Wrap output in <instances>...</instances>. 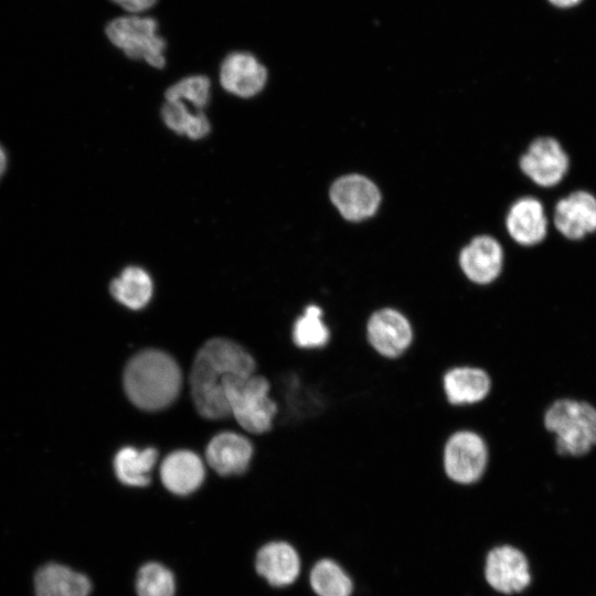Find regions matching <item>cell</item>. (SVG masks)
<instances>
[{
	"instance_id": "obj_6",
	"label": "cell",
	"mask_w": 596,
	"mask_h": 596,
	"mask_svg": "<svg viewBox=\"0 0 596 596\" xmlns=\"http://www.w3.org/2000/svg\"><path fill=\"white\" fill-rule=\"evenodd\" d=\"M157 31L158 22L151 17L140 14L117 17L105 28L110 43L128 57L145 60L149 65L162 68L166 64V41Z\"/></svg>"
},
{
	"instance_id": "obj_10",
	"label": "cell",
	"mask_w": 596,
	"mask_h": 596,
	"mask_svg": "<svg viewBox=\"0 0 596 596\" xmlns=\"http://www.w3.org/2000/svg\"><path fill=\"white\" fill-rule=\"evenodd\" d=\"M555 230L568 241H581L596 232V195L587 190H575L554 205Z\"/></svg>"
},
{
	"instance_id": "obj_1",
	"label": "cell",
	"mask_w": 596,
	"mask_h": 596,
	"mask_svg": "<svg viewBox=\"0 0 596 596\" xmlns=\"http://www.w3.org/2000/svg\"><path fill=\"white\" fill-rule=\"evenodd\" d=\"M254 358L238 343L213 338L198 351L192 364L190 385L193 403L201 416L223 419L230 416L226 385L235 379L253 375Z\"/></svg>"
},
{
	"instance_id": "obj_15",
	"label": "cell",
	"mask_w": 596,
	"mask_h": 596,
	"mask_svg": "<svg viewBox=\"0 0 596 596\" xmlns=\"http://www.w3.org/2000/svg\"><path fill=\"white\" fill-rule=\"evenodd\" d=\"M301 562L296 549L284 541L263 545L255 557V570L269 585L286 587L300 574Z\"/></svg>"
},
{
	"instance_id": "obj_20",
	"label": "cell",
	"mask_w": 596,
	"mask_h": 596,
	"mask_svg": "<svg viewBox=\"0 0 596 596\" xmlns=\"http://www.w3.org/2000/svg\"><path fill=\"white\" fill-rule=\"evenodd\" d=\"M91 590L87 576L57 563L42 566L34 576L35 596H88Z\"/></svg>"
},
{
	"instance_id": "obj_16",
	"label": "cell",
	"mask_w": 596,
	"mask_h": 596,
	"mask_svg": "<svg viewBox=\"0 0 596 596\" xmlns=\"http://www.w3.org/2000/svg\"><path fill=\"white\" fill-rule=\"evenodd\" d=\"M266 68L247 52H233L227 55L220 70L222 86L241 97H251L264 87Z\"/></svg>"
},
{
	"instance_id": "obj_4",
	"label": "cell",
	"mask_w": 596,
	"mask_h": 596,
	"mask_svg": "<svg viewBox=\"0 0 596 596\" xmlns=\"http://www.w3.org/2000/svg\"><path fill=\"white\" fill-rule=\"evenodd\" d=\"M272 384L263 375L232 380L225 387L230 415L251 434H265L273 428L279 404L270 396Z\"/></svg>"
},
{
	"instance_id": "obj_9",
	"label": "cell",
	"mask_w": 596,
	"mask_h": 596,
	"mask_svg": "<svg viewBox=\"0 0 596 596\" xmlns=\"http://www.w3.org/2000/svg\"><path fill=\"white\" fill-rule=\"evenodd\" d=\"M491 389L490 374L479 365H453L441 376L445 401L455 408H467L483 402Z\"/></svg>"
},
{
	"instance_id": "obj_26",
	"label": "cell",
	"mask_w": 596,
	"mask_h": 596,
	"mask_svg": "<svg viewBox=\"0 0 596 596\" xmlns=\"http://www.w3.org/2000/svg\"><path fill=\"white\" fill-rule=\"evenodd\" d=\"M210 94V81L203 75H193L185 77L170 86L166 92L167 100L187 99L196 108L206 105Z\"/></svg>"
},
{
	"instance_id": "obj_14",
	"label": "cell",
	"mask_w": 596,
	"mask_h": 596,
	"mask_svg": "<svg viewBox=\"0 0 596 596\" xmlns=\"http://www.w3.org/2000/svg\"><path fill=\"white\" fill-rule=\"evenodd\" d=\"M459 265L468 280L476 285H489L501 274L503 249L493 237L478 236L461 251Z\"/></svg>"
},
{
	"instance_id": "obj_21",
	"label": "cell",
	"mask_w": 596,
	"mask_h": 596,
	"mask_svg": "<svg viewBox=\"0 0 596 596\" xmlns=\"http://www.w3.org/2000/svg\"><path fill=\"white\" fill-rule=\"evenodd\" d=\"M158 458L155 448L137 450L121 448L115 456L114 470L118 480L130 487H145L150 482V471Z\"/></svg>"
},
{
	"instance_id": "obj_3",
	"label": "cell",
	"mask_w": 596,
	"mask_h": 596,
	"mask_svg": "<svg viewBox=\"0 0 596 596\" xmlns=\"http://www.w3.org/2000/svg\"><path fill=\"white\" fill-rule=\"evenodd\" d=\"M544 426L555 435L560 455L583 456L596 445V408L587 402L555 401L544 414Z\"/></svg>"
},
{
	"instance_id": "obj_22",
	"label": "cell",
	"mask_w": 596,
	"mask_h": 596,
	"mask_svg": "<svg viewBox=\"0 0 596 596\" xmlns=\"http://www.w3.org/2000/svg\"><path fill=\"white\" fill-rule=\"evenodd\" d=\"M113 297L124 306L137 310L145 307L152 296L150 276L139 267H127L110 283Z\"/></svg>"
},
{
	"instance_id": "obj_8",
	"label": "cell",
	"mask_w": 596,
	"mask_h": 596,
	"mask_svg": "<svg viewBox=\"0 0 596 596\" xmlns=\"http://www.w3.org/2000/svg\"><path fill=\"white\" fill-rule=\"evenodd\" d=\"M521 172L535 185L550 189L560 184L570 170V157L552 136L533 139L519 159Z\"/></svg>"
},
{
	"instance_id": "obj_29",
	"label": "cell",
	"mask_w": 596,
	"mask_h": 596,
	"mask_svg": "<svg viewBox=\"0 0 596 596\" xmlns=\"http://www.w3.org/2000/svg\"><path fill=\"white\" fill-rule=\"evenodd\" d=\"M551 3L557 7H571L578 3L581 0H549Z\"/></svg>"
},
{
	"instance_id": "obj_18",
	"label": "cell",
	"mask_w": 596,
	"mask_h": 596,
	"mask_svg": "<svg viewBox=\"0 0 596 596\" xmlns=\"http://www.w3.org/2000/svg\"><path fill=\"white\" fill-rule=\"evenodd\" d=\"M290 340L297 350L306 352L321 351L330 344L332 330L319 302H308L297 313L290 326Z\"/></svg>"
},
{
	"instance_id": "obj_25",
	"label": "cell",
	"mask_w": 596,
	"mask_h": 596,
	"mask_svg": "<svg viewBox=\"0 0 596 596\" xmlns=\"http://www.w3.org/2000/svg\"><path fill=\"white\" fill-rule=\"evenodd\" d=\"M136 590L138 596H173L174 576L160 563H146L138 571Z\"/></svg>"
},
{
	"instance_id": "obj_12",
	"label": "cell",
	"mask_w": 596,
	"mask_h": 596,
	"mask_svg": "<svg viewBox=\"0 0 596 596\" xmlns=\"http://www.w3.org/2000/svg\"><path fill=\"white\" fill-rule=\"evenodd\" d=\"M510 237L519 245L532 247L542 243L549 232V219L543 203L535 196L517 199L505 216Z\"/></svg>"
},
{
	"instance_id": "obj_17",
	"label": "cell",
	"mask_w": 596,
	"mask_h": 596,
	"mask_svg": "<svg viewBox=\"0 0 596 596\" xmlns=\"http://www.w3.org/2000/svg\"><path fill=\"white\" fill-rule=\"evenodd\" d=\"M205 457L210 467L219 475H240L249 466L253 445L245 436L224 432L210 440Z\"/></svg>"
},
{
	"instance_id": "obj_2",
	"label": "cell",
	"mask_w": 596,
	"mask_h": 596,
	"mask_svg": "<svg viewBox=\"0 0 596 596\" xmlns=\"http://www.w3.org/2000/svg\"><path fill=\"white\" fill-rule=\"evenodd\" d=\"M182 384L181 370L168 353L148 349L135 354L124 371L129 401L143 411H159L174 402Z\"/></svg>"
},
{
	"instance_id": "obj_23",
	"label": "cell",
	"mask_w": 596,
	"mask_h": 596,
	"mask_svg": "<svg viewBox=\"0 0 596 596\" xmlns=\"http://www.w3.org/2000/svg\"><path fill=\"white\" fill-rule=\"evenodd\" d=\"M309 583L317 596H351L353 582L334 560L322 558L309 573Z\"/></svg>"
},
{
	"instance_id": "obj_5",
	"label": "cell",
	"mask_w": 596,
	"mask_h": 596,
	"mask_svg": "<svg viewBox=\"0 0 596 596\" xmlns=\"http://www.w3.org/2000/svg\"><path fill=\"white\" fill-rule=\"evenodd\" d=\"M490 459L486 439L477 430L462 427L446 438L441 449L444 476L459 486L478 482L485 475Z\"/></svg>"
},
{
	"instance_id": "obj_13",
	"label": "cell",
	"mask_w": 596,
	"mask_h": 596,
	"mask_svg": "<svg viewBox=\"0 0 596 596\" xmlns=\"http://www.w3.org/2000/svg\"><path fill=\"white\" fill-rule=\"evenodd\" d=\"M331 201L350 221H360L374 214L381 195L369 179L351 174L337 180L330 191Z\"/></svg>"
},
{
	"instance_id": "obj_11",
	"label": "cell",
	"mask_w": 596,
	"mask_h": 596,
	"mask_svg": "<svg viewBox=\"0 0 596 596\" xmlns=\"http://www.w3.org/2000/svg\"><path fill=\"white\" fill-rule=\"evenodd\" d=\"M485 577L494 590L503 594L519 593L531 582L525 555L510 545L490 550L486 557Z\"/></svg>"
},
{
	"instance_id": "obj_24",
	"label": "cell",
	"mask_w": 596,
	"mask_h": 596,
	"mask_svg": "<svg viewBox=\"0 0 596 596\" xmlns=\"http://www.w3.org/2000/svg\"><path fill=\"white\" fill-rule=\"evenodd\" d=\"M162 118L169 128L191 139L203 138L210 130L205 115L201 111L190 113L181 100H167L162 107Z\"/></svg>"
},
{
	"instance_id": "obj_19",
	"label": "cell",
	"mask_w": 596,
	"mask_h": 596,
	"mask_svg": "<svg viewBox=\"0 0 596 596\" xmlns=\"http://www.w3.org/2000/svg\"><path fill=\"white\" fill-rule=\"evenodd\" d=\"M204 475L201 458L190 450H177L169 454L160 466L162 485L178 496H187L195 491L203 482Z\"/></svg>"
},
{
	"instance_id": "obj_7",
	"label": "cell",
	"mask_w": 596,
	"mask_h": 596,
	"mask_svg": "<svg viewBox=\"0 0 596 596\" xmlns=\"http://www.w3.org/2000/svg\"><path fill=\"white\" fill-rule=\"evenodd\" d=\"M364 336L376 355L392 361L401 359L412 348L415 329L404 311L393 306H383L369 315Z\"/></svg>"
},
{
	"instance_id": "obj_28",
	"label": "cell",
	"mask_w": 596,
	"mask_h": 596,
	"mask_svg": "<svg viewBox=\"0 0 596 596\" xmlns=\"http://www.w3.org/2000/svg\"><path fill=\"white\" fill-rule=\"evenodd\" d=\"M8 167V153L4 147L0 143V180L7 171Z\"/></svg>"
},
{
	"instance_id": "obj_27",
	"label": "cell",
	"mask_w": 596,
	"mask_h": 596,
	"mask_svg": "<svg viewBox=\"0 0 596 596\" xmlns=\"http://www.w3.org/2000/svg\"><path fill=\"white\" fill-rule=\"evenodd\" d=\"M128 14H141L150 10L158 0H110Z\"/></svg>"
}]
</instances>
